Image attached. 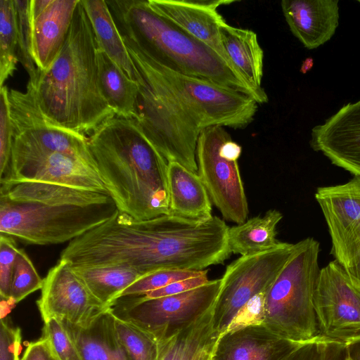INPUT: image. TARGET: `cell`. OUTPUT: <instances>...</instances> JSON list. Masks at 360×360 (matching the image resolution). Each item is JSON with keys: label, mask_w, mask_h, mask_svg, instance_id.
Segmentation results:
<instances>
[{"label": "cell", "mask_w": 360, "mask_h": 360, "mask_svg": "<svg viewBox=\"0 0 360 360\" xmlns=\"http://www.w3.org/2000/svg\"><path fill=\"white\" fill-rule=\"evenodd\" d=\"M124 40L138 72L134 120L167 162L197 173L196 146L202 131L213 126L240 129L252 122L259 104L252 97L174 72Z\"/></svg>", "instance_id": "obj_1"}, {"label": "cell", "mask_w": 360, "mask_h": 360, "mask_svg": "<svg viewBox=\"0 0 360 360\" xmlns=\"http://www.w3.org/2000/svg\"><path fill=\"white\" fill-rule=\"evenodd\" d=\"M125 39L160 65L178 73L207 80L268 102L220 56L158 13L148 0L106 1Z\"/></svg>", "instance_id": "obj_6"}, {"label": "cell", "mask_w": 360, "mask_h": 360, "mask_svg": "<svg viewBox=\"0 0 360 360\" xmlns=\"http://www.w3.org/2000/svg\"><path fill=\"white\" fill-rule=\"evenodd\" d=\"M72 269L94 296L108 307L122 291L142 276L136 270L122 265Z\"/></svg>", "instance_id": "obj_28"}, {"label": "cell", "mask_w": 360, "mask_h": 360, "mask_svg": "<svg viewBox=\"0 0 360 360\" xmlns=\"http://www.w3.org/2000/svg\"><path fill=\"white\" fill-rule=\"evenodd\" d=\"M89 146L118 210L136 220L169 214L168 162L134 120L115 116L89 136Z\"/></svg>", "instance_id": "obj_5"}, {"label": "cell", "mask_w": 360, "mask_h": 360, "mask_svg": "<svg viewBox=\"0 0 360 360\" xmlns=\"http://www.w3.org/2000/svg\"><path fill=\"white\" fill-rule=\"evenodd\" d=\"M266 292L255 296L247 302L236 313L229 323L225 333L250 326L262 325L264 319V297Z\"/></svg>", "instance_id": "obj_38"}, {"label": "cell", "mask_w": 360, "mask_h": 360, "mask_svg": "<svg viewBox=\"0 0 360 360\" xmlns=\"http://www.w3.org/2000/svg\"><path fill=\"white\" fill-rule=\"evenodd\" d=\"M41 338L55 360H84L61 320L51 318L44 321Z\"/></svg>", "instance_id": "obj_34"}, {"label": "cell", "mask_w": 360, "mask_h": 360, "mask_svg": "<svg viewBox=\"0 0 360 360\" xmlns=\"http://www.w3.org/2000/svg\"><path fill=\"white\" fill-rule=\"evenodd\" d=\"M344 269L353 283L360 287V254Z\"/></svg>", "instance_id": "obj_42"}, {"label": "cell", "mask_w": 360, "mask_h": 360, "mask_svg": "<svg viewBox=\"0 0 360 360\" xmlns=\"http://www.w3.org/2000/svg\"><path fill=\"white\" fill-rule=\"evenodd\" d=\"M44 182L108 193L98 169L77 156L53 153L11 167L0 183Z\"/></svg>", "instance_id": "obj_15"}, {"label": "cell", "mask_w": 360, "mask_h": 360, "mask_svg": "<svg viewBox=\"0 0 360 360\" xmlns=\"http://www.w3.org/2000/svg\"><path fill=\"white\" fill-rule=\"evenodd\" d=\"M0 232L32 245L72 241L118 210L108 193L44 182L1 183Z\"/></svg>", "instance_id": "obj_4"}, {"label": "cell", "mask_w": 360, "mask_h": 360, "mask_svg": "<svg viewBox=\"0 0 360 360\" xmlns=\"http://www.w3.org/2000/svg\"><path fill=\"white\" fill-rule=\"evenodd\" d=\"M345 360H351V359L347 356Z\"/></svg>", "instance_id": "obj_45"}, {"label": "cell", "mask_w": 360, "mask_h": 360, "mask_svg": "<svg viewBox=\"0 0 360 360\" xmlns=\"http://www.w3.org/2000/svg\"><path fill=\"white\" fill-rule=\"evenodd\" d=\"M43 321L56 318L86 328L108 307L91 292L72 266L60 259L44 278L37 301Z\"/></svg>", "instance_id": "obj_13"}, {"label": "cell", "mask_w": 360, "mask_h": 360, "mask_svg": "<svg viewBox=\"0 0 360 360\" xmlns=\"http://www.w3.org/2000/svg\"><path fill=\"white\" fill-rule=\"evenodd\" d=\"M219 336L212 307L190 325L160 340L158 360H210Z\"/></svg>", "instance_id": "obj_22"}, {"label": "cell", "mask_w": 360, "mask_h": 360, "mask_svg": "<svg viewBox=\"0 0 360 360\" xmlns=\"http://www.w3.org/2000/svg\"><path fill=\"white\" fill-rule=\"evenodd\" d=\"M15 240L11 236H0V294L7 302L10 298L15 260L19 252Z\"/></svg>", "instance_id": "obj_37"}, {"label": "cell", "mask_w": 360, "mask_h": 360, "mask_svg": "<svg viewBox=\"0 0 360 360\" xmlns=\"http://www.w3.org/2000/svg\"><path fill=\"white\" fill-rule=\"evenodd\" d=\"M314 306L319 336L344 343L360 336V287L335 259L320 270Z\"/></svg>", "instance_id": "obj_12"}, {"label": "cell", "mask_w": 360, "mask_h": 360, "mask_svg": "<svg viewBox=\"0 0 360 360\" xmlns=\"http://www.w3.org/2000/svg\"><path fill=\"white\" fill-rule=\"evenodd\" d=\"M207 270H158L140 277L122 291L117 297L145 295L147 292L162 288L174 282L201 276L207 273Z\"/></svg>", "instance_id": "obj_33"}, {"label": "cell", "mask_w": 360, "mask_h": 360, "mask_svg": "<svg viewBox=\"0 0 360 360\" xmlns=\"http://www.w3.org/2000/svg\"><path fill=\"white\" fill-rule=\"evenodd\" d=\"M346 345L321 336L302 343L283 360H345Z\"/></svg>", "instance_id": "obj_35"}, {"label": "cell", "mask_w": 360, "mask_h": 360, "mask_svg": "<svg viewBox=\"0 0 360 360\" xmlns=\"http://www.w3.org/2000/svg\"><path fill=\"white\" fill-rule=\"evenodd\" d=\"M283 218L277 210H268L262 217H255L229 229L228 243L231 253L249 255L269 250L280 241L276 226Z\"/></svg>", "instance_id": "obj_27"}, {"label": "cell", "mask_w": 360, "mask_h": 360, "mask_svg": "<svg viewBox=\"0 0 360 360\" xmlns=\"http://www.w3.org/2000/svg\"><path fill=\"white\" fill-rule=\"evenodd\" d=\"M309 143L333 165L360 176V101L345 105L315 126Z\"/></svg>", "instance_id": "obj_16"}, {"label": "cell", "mask_w": 360, "mask_h": 360, "mask_svg": "<svg viewBox=\"0 0 360 360\" xmlns=\"http://www.w3.org/2000/svg\"><path fill=\"white\" fill-rule=\"evenodd\" d=\"M302 344L250 326L219 337L212 360H283Z\"/></svg>", "instance_id": "obj_19"}, {"label": "cell", "mask_w": 360, "mask_h": 360, "mask_svg": "<svg viewBox=\"0 0 360 360\" xmlns=\"http://www.w3.org/2000/svg\"><path fill=\"white\" fill-rule=\"evenodd\" d=\"M8 89L4 86L0 89V179L6 173L10 164L13 130L8 103Z\"/></svg>", "instance_id": "obj_36"}, {"label": "cell", "mask_w": 360, "mask_h": 360, "mask_svg": "<svg viewBox=\"0 0 360 360\" xmlns=\"http://www.w3.org/2000/svg\"><path fill=\"white\" fill-rule=\"evenodd\" d=\"M21 330L10 326L6 317H1L0 326V360H20Z\"/></svg>", "instance_id": "obj_39"}, {"label": "cell", "mask_w": 360, "mask_h": 360, "mask_svg": "<svg viewBox=\"0 0 360 360\" xmlns=\"http://www.w3.org/2000/svg\"><path fill=\"white\" fill-rule=\"evenodd\" d=\"M84 360H131L116 333L108 309L88 328L62 321Z\"/></svg>", "instance_id": "obj_24"}, {"label": "cell", "mask_w": 360, "mask_h": 360, "mask_svg": "<svg viewBox=\"0 0 360 360\" xmlns=\"http://www.w3.org/2000/svg\"><path fill=\"white\" fill-rule=\"evenodd\" d=\"M320 244L313 238L295 243L293 253L264 297L262 325L275 335L304 343L319 336L314 296L321 269Z\"/></svg>", "instance_id": "obj_7"}, {"label": "cell", "mask_w": 360, "mask_h": 360, "mask_svg": "<svg viewBox=\"0 0 360 360\" xmlns=\"http://www.w3.org/2000/svg\"><path fill=\"white\" fill-rule=\"evenodd\" d=\"M79 0H31L32 56L46 69L62 49Z\"/></svg>", "instance_id": "obj_18"}, {"label": "cell", "mask_w": 360, "mask_h": 360, "mask_svg": "<svg viewBox=\"0 0 360 360\" xmlns=\"http://www.w3.org/2000/svg\"><path fill=\"white\" fill-rule=\"evenodd\" d=\"M331 239L330 254L343 268L360 254V176L315 193Z\"/></svg>", "instance_id": "obj_14"}, {"label": "cell", "mask_w": 360, "mask_h": 360, "mask_svg": "<svg viewBox=\"0 0 360 360\" xmlns=\"http://www.w3.org/2000/svg\"><path fill=\"white\" fill-rule=\"evenodd\" d=\"M210 360H212V358Z\"/></svg>", "instance_id": "obj_47"}, {"label": "cell", "mask_w": 360, "mask_h": 360, "mask_svg": "<svg viewBox=\"0 0 360 360\" xmlns=\"http://www.w3.org/2000/svg\"><path fill=\"white\" fill-rule=\"evenodd\" d=\"M167 177L169 214L196 221L213 217L211 200L198 173L169 162Z\"/></svg>", "instance_id": "obj_21"}, {"label": "cell", "mask_w": 360, "mask_h": 360, "mask_svg": "<svg viewBox=\"0 0 360 360\" xmlns=\"http://www.w3.org/2000/svg\"><path fill=\"white\" fill-rule=\"evenodd\" d=\"M20 360H55L46 340L30 342Z\"/></svg>", "instance_id": "obj_41"}, {"label": "cell", "mask_w": 360, "mask_h": 360, "mask_svg": "<svg viewBox=\"0 0 360 360\" xmlns=\"http://www.w3.org/2000/svg\"><path fill=\"white\" fill-rule=\"evenodd\" d=\"M314 65V60L311 58H307L304 61H303L301 71L302 73L305 74L307 72L310 70Z\"/></svg>", "instance_id": "obj_44"}, {"label": "cell", "mask_w": 360, "mask_h": 360, "mask_svg": "<svg viewBox=\"0 0 360 360\" xmlns=\"http://www.w3.org/2000/svg\"><path fill=\"white\" fill-rule=\"evenodd\" d=\"M220 287L221 279H215L174 295L158 298L120 297L108 305V310L114 316L146 330L159 342L190 325L213 307Z\"/></svg>", "instance_id": "obj_9"}, {"label": "cell", "mask_w": 360, "mask_h": 360, "mask_svg": "<svg viewBox=\"0 0 360 360\" xmlns=\"http://www.w3.org/2000/svg\"><path fill=\"white\" fill-rule=\"evenodd\" d=\"M358 2H359V3H360V0H358Z\"/></svg>", "instance_id": "obj_46"}, {"label": "cell", "mask_w": 360, "mask_h": 360, "mask_svg": "<svg viewBox=\"0 0 360 360\" xmlns=\"http://www.w3.org/2000/svg\"><path fill=\"white\" fill-rule=\"evenodd\" d=\"M207 274V273L201 276L174 282L162 288L142 295V296L146 298H158L180 294L193 290L209 282L210 280H208Z\"/></svg>", "instance_id": "obj_40"}, {"label": "cell", "mask_w": 360, "mask_h": 360, "mask_svg": "<svg viewBox=\"0 0 360 360\" xmlns=\"http://www.w3.org/2000/svg\"><path fill=\"white\" fill-rule=\"evenodd\" d=\"M17 29L18 60L29 75L30 82H34L38 69L32 56V41L30 15L31 0H13Z\"/></svg>", "instance_id": "obj_31"}, {"label": "cell", "mask_w": 360, "mask_h": 360, "mask_svg": "<svg viewBox=\"0 0 360 360\" xmlns=\"http://www.w3.org/2000/svg\"><path fill=\"white\" fill-rule=\"evenodd\" d=\"M148 1L158 13L212 49L229 64L221 39V29L226 22L219 13L218 8L236 1L148 0Z\"/></svg>", "instance_id": "obj_17"}, {"label": "cell", "mask_w": 360, "mask_h": 360, "mask_svg": "<svg viewBox=\"0 0 360 360\" xmlns=\"http://www.w3.org/2000/svg\"><path fill=\"white\" fill-rule=\"evenodd\" d=\"M100 49L114 60L131 79L137 70L105 0H82Z\"/></svg>", "instance_id": "obj_25"}, {"label": "cell", "mask_w": 360, "mask_h": 360, "mask_svg": "<svg viewBox=\"0 0 360 360\" xmlns=\"http://www.w3.org/2000/svg\"><path fill=\"white\" fill-rule=\"evenodd\" d=\"M221 39L229 64L255 91L266 94L262 86L264 51L257 34L228 23L221 29Z\"/></svg>", "instance_id": "obj_23"}, {"label": "cell", "mask_w": 360, "mask_h": 360, "mask_svg": "<svg viewBox=\"0 0 360 360\" xmlns=\"http://www.w3.org/2000/svg\"><path fill=\"white\" fill-rule=\"evenodd\" d=\"M8 98L13 130L8 169L53 153L77 156L97 168L88 136L51 124L27 89H8Z\"/></svg>", "instance_id": "obj_10"}, {"label": "cell", "mask_w": 360, "mask_h": 360, "mask_svg": "<svg viewBox=\"0 0 360 360\" xmlns=\"http://www.w3.org/2000/svg\"><path fill=\"white\" fill-rule=\"evenodd\" d=\"M41 279L26 252L20 249L13 274L11 295L8 302L16 304L31 293L41 289Z\"/></svg>", "instance_id": "obj_32"}, {"label": "cell", "mask_w": 360, "mask_h": 360, "mask_svg": "<svg viewBox=\"0 0 360 360\" xmlns=\"http://www.w3.org/2000/svg\"><path fill=\"white\" fill-rule=\"evenodd\" d=\"M98 45L82 0L65 42L53 63L28 82L38 108L51 124L89 136L115 113L100 86Z\"/></svg>", "instance_id": "obj_3"}, {"label": "cell", "mask_w": 360, "mask_h": 360, "mask_svg": "<svg viewBox=\"0 0 360 360\" xmlns=\"http://www.w3.org/2000/svg\"><path fill=\"white\" fill-rule=\"evenodd\" d=\"M17 29L13 0H0V86L16 69Z\"/></svg>", "instance_id": "obj_29"}, {"label": "cell", "mask_w": 360, "mask_h": 360, "mask_svg": "<svg viewBox=\"0 0 360 360\" xmlns=\"http://www.w3.org/2000/svg\"><path fill=\"white\" fill-rule=\"evenodd\" d=\"M114 323L118 339L131 360H158L159 342L153 335L115 316Z\"/></svg>", "instance_id": "obj_30"}, {"label": "cell", "mask_w": 360, "mask_h": 360, "mask_svg": "<svg viewBox=\"0 0 360 360\" xmlns=\"http://www.w3.org/2000/svg\"><path fill=\"white\" fill-rule=\"evenodd\" d=\"M338 0H282L281 9L292 34L314 49L329 41L339 25Z\"/></svg>", "instance_id": "obj_20"}, {"label": "cell", "mask_w": 360, "mask_h": 360, "mask_svg": "<svg viewBox=\"0 0 360 360\" xmlns=\"http://www.w3.org/2000/svg\"><path fill=\"white\" fill-rule=\"evenodd\" d=\"M241 151L224 127L218 126L202 131L196 146L197 173L211 202L224 219L236 224L245 222L249 212L238 163Z\"/></svg>", "instance_id": "obj_8"}, {"label": "cell", "mask_w": 360, "mask_h": 360, "mask_svg": "<svg viewBox=\"0 0 360 360\" xmlns=\"http://www.w3.org/2000/svg\"><path fill=\"white\" fill-rule=\"evenodd\" d=\"M347 356L351 360H360V336L345 342Z\"/></svg>", "instance_id": "obj_43"}, {"label": "cell", "mask_w": 360, "mask_h": 360, "mask_svg": "<svg viewBox=\"0 0 360 360\" xmlns=\"http://www.w3.org/2000/svg\"><path fill=\"white\" fill-rule=\"evenodd\" d=\"M100 86L103 95L119 117L134 119L139 94V84L100 48L98 49Z\"/></svg>", "instance_id": "obj_26"}, {"label": "cell", "mask_w": 360, "mask_h": 360, "mask_svg": "<svg viewBox=\"0 0 360 360\" xmlns=\"http://www.w3.org/2000/svg\"><path fill=\"white\" fill-rule=\"evenodd\" d=\"M229 229L216 216L204 221L170 214L136 220L117 210L95 229L93 253L100 266H126L142 276L163 269L202 271L229 258Z\"/></svg>", "instance_id": "obj_2"}, {"label": "cell", "mask_w": 360, "mask_h": 360, "mask_svg": "<svg viewBox=\"0 0 360 360\" xmlns=\"http://www.w3.org/2000/svg\"><path fill=\"white\" fill-rule=\"evenodd\" d=\"M295 244L281 242L262 252L240 256L229 264L213 307V323L219 337L236 313L251 299L266 292L294 252Z\"/></svg>", "instance_id": "obj_11"}]
</instances>
